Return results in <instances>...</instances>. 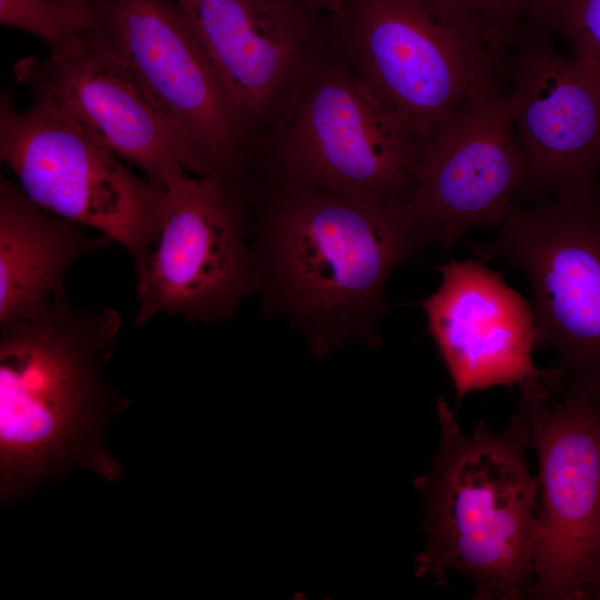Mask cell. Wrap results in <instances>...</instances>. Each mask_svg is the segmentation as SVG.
Segmentation results:
<instances>
[{
	"instance_id": "obj_2",
	"label": "cell",
	"mask_w": 600,
	"mask_h": 600,
	"mask_svg": "<svg viewBox=\"0 0 600 600\" xmlns=\"http://www.w3.org/2000/svg\"><path fill=\"white\" fill-rule=\"evenodd\" d=\"M121 316L64 289L32 317L0 324V500L14 504L74 468L108 481L122 468L106 431L129 400L102 377Z\"/></svg>"
},
{
	"instance_id": "obj_1",
	"label": "cell",
	"mask_w": 600,
	"mask_h": 600,
	"mask_svg": "<svg viewBox=\"0 0 600 600\" xmlns=\"http://www.w3.org/2000/svg\"><path fill=\"white\" fill-rule=\"evenodd\" d=\"M253 250L267 306L317 356L379 344L392 271L431 242L407 203L372 206L266 179Z\"/></svg>"
},
{
	"instance_id": "obj_10",
	"label": "cell",
	"mask_w": 600,
	"mask_h": 600,
	"mask_svg": "<svg viewBox=\"0 0 600 600\" xmlns=\"http://www.w3.org/2000/svg\"><path fill=\"white\" fill-rule=\"evenodd\" d=\"M519 409L538 456L534 579L527 599L584 600L600 552V406L589 396L551 402L542 379L519 384Z\"/></svg>"
},
{
	"instance_id": "obj_15",
	"label": "cell",
	"mask_w": 600,
	"mask_h": 600,
	"mask_svg": "<svg viewBox=\"0 0 600 600\" xmlns=\"http://www.w3.org/2000/svg\"><path fill=\"white\" fill-rule=\"evenodd\" d=\"M436 268L441 283L420 306L458 400L530 378L542 379L553 391V368L540 369L532 359V307L501 273L471 258Z\"/></svg>"
},
{
	"instance_id": "obj_13",
	"label": "cell",
	"mask_w": 600,
	"mask_h": 600,
	"mask_svg": "<svg viewBox=\"0 0 600 600\" xmlns=\"http://www.w3.org/2000/svg\"><path fill=\"white\" fill-rule=\"evenodd\" d=\"M526 162L508 88L469 98L429 140L408 206L431 244L499 229L517 207Z\"/></svg>"
},
{
	"instance_id": "obj_17",
	"label": "cell",
	"mask_w": 600,
	"mask_h": 600,
	"mask_svg": "<svg viewBox=\"0 0 600 600\" xmlns=\"http://www.w3.org/2000/svg\"><path fill=\"white\" fill-rule=\"evenodd\" d=\"M524 19L571 47V54L600 82V0H529Z\"/></svg>"
},
{
	"instance_id": "obj_11",
	"label": "cell",
	"mask_w": 600,
	"mask_h": 600,
	"mask_svg": "<svg viewBox=\"0 0 600 600\" xmlns=\"http://www.w3.org/2000/svg\"><path fill=\"white\" fill-rule=\"evenodd\" d=\"M92 28L213 174L241 183L252 151L230 97L176 0H88Z\"/></svg>"
},
{
	"instance_id": "obj_23",
	"label": "cell",
	"mask_w": 600,
	"mask_h": 600,
	"mask_svg": "<svg viewBox=\"0 0 600 600\" xmlns=\"http://www.w3.org/2000/svg\"><path fill=\"white\" fill-rule=\"evenodd\" d=\"M596 402H598V404L600 406V399L599 400H594Z\"/></svg>"
},
{
	"instance_id": "obj_20",
	"label": "cell",
	"mask_w": 600,
	"mask_h": 600,
	"mask_svg": "<svg viewBox=\"0 0 600 600\" xmlns=\"http://www.w3.org/2000/svg\"><path fill=\"white\" fill-rule=\"evenodd\" d=\"M586 594L587 599L600 596V552L590 568L586 583Z\"/></svg>"
},
{
	"instance_id": "obj_18",
	"label": "cell",
	"mask_w": 600,
	"mask_h": 600,
	"mask_svg": "<svg viewBox=\"0 0 600 600\" xmlns=\"http://www.w3.org/2000/svg\"><path fill=\"white\" fill-rule=\"evenodd\" d=\"M0 23L34 36L51 52L72 44L93 21L88 0H0Z\"/></svg>"
},
{
	"instance_id": "obj_9",
	"label": "cell",
	"mask_w": 600,
	"mask_h": 600,
	"mask_svg": "<svg viewBox=\"0 0 600 600\" xmlns=\"http://www.w3.org/2000/svg\"><path fill=\"white\" fill-rule=\"evenodd\" d=\"M218 72L252 153L279 133L333 43L302 0H176Z\"/></svg>"
},
{
	"instance_id": "obj_19",
	"label": "cell",
	"mask_w": 600,
	"mask_h": 600,
	"mask_svg": "<svg viewBox=\"0 0 600 600\" xmlns=\"http://www.w3.org/2000/svg\"><path fill=\"white\" fill-rule=\"evenodd\" d=\"M472 14L491 39L508 50L518 34L529 0H452Z\"/></svg>"
},
{
	"instance_id": "obj_7",
	"label": "cell",
	"mask_w": 600,
	"mask_h": 600,
	"mask_svg": "<svg viewBox=\"0 0 600 600\" xmlns=\"http://www.w3.org/2000/svg\"><path fill=\"white\" fill-rule=\"evenodd\" d=\"M161 182L156 240L134 266L136 326L156 314L230 320L246 297L260 291L246 198L223 177H191L183 168Z\"/></svg>"
},
{
	"instance_id": "obj_8",
	"label": "cell",
	"mask_w": 600,
	"mask_h": 600,
	"mask_svg": "<svg viewBox=\"0 0 600 600\" xmlns=\"http://www.w3.org/2000/svg\"><path fill=\"white\" fill-rule=\"evenodd\" d=\"M469 248L503 259L532 290L536 349L557 360L554 392L600 399V209L556 200L514 207L490 242Z\"/></svg>"
},
{
	"instance_id": "obj_12",
	"label": "cell",
	"mask_w": 600,
	"mask_h": 600,
	"mask_svg": "<svg viewBox=\"0 0 600 600\" xmlns=\"http://www.w3.org/2000/svg\"><path fill=\"white\" fill-rule=\"evenodd\" d=\"M508 90L526 162L519 200L593 203L600 194V82L554 38L521 24L507 51ZM532 202V203H533Z\"/></svg>"
},
{
	"instance_id": "obj_22",
	"label": "cell",
	"mask_w": 600,
	"mask_h": 600,
	"mask_svg": "<svg viewBox=\"0 0 600 600\" xmlns=\"http://www.w3.org/2000/svg\"><path fill=\"white\" fill-rule=\"evenodd\" d=\"M597 206H598V208L600 209V194H599V197H598V199H597Z\"/></svg>"
},
{
	"instance_id": "obj_3",
	"label": "cell",
	"mask_w": 600,
	"mask_h": 600,
	"mask_svg": "<svg viewBox=\"0 0 600 600\" xmlns=\"http://www.w3.org/2000/svg\"><path fill=\"white\" fill-rule=\"evenodd\" d=\"M440 441L414 486L424 507L426 547L414 574L446 586L468 579L476 600L527 599L534 579L538 480L528 469L527 420L517 411L501 432L479 422L462 431L443 398L437 402Z\"/></svg>"
},
{
	"instance_id": "obj_21",
	"label": "cell",
	"mask_w": 600,
	"mask_h": 600,
	"mask_svg": "<svg viewBox=\"0 0 600 600\" xmlns=\"http://www.w3.org/2000/svg\"><path fill=\"white\" fill-rule=\"evenodd\" d=\"M302 1L330 14L336 13L340 9L343 2V0H302Z\"/></svg>"
},
{
	"instance_id": "obj_5",
	"label": "cell",
	"mask_w": 600,
	"mask_h": 600,
	"mask_svg": "<svg viewBox=\"0 0 600 600\" xmlns=\"http://www.w3.org/2000/svg\"><path fill=\"white\" fill-rule=\"evenodd\" d=\"M426 147L372 98L333 40L252 171L366 204L408 203Z\"/></svg>"
},
{
	"instance_id": "obj_4",
	"label": "cell",
	"mask_w": 600,
	"mask_h": 600,
	"mask_svg": "<svg viewBox=\"0 0 600 600\" xmlns=\"http://www.w3.org/2000/svg\"><path fill=\"white\" fill-rule=\"evenodd\" d=\"M331 24L361 84L427 144L469 98L508 88L507 51L452 0H343Z\"/></svg>"
},
{
	"instance_id": "obj_6",
	"label": "cell",
	"mask_w": 600,
	"mask_h": 600,
	"mask_svg": "<svg viewBox=\"0 0 600 600\" xmlns=\"http://www.w3.org/2000/svg\"><path fill=\"white\" fill-rule=\"evenodd\" d=\"M0 159L43 209L98 230L123 247L134 266L158 232L161 181L139 177L98 138L50 100L32 94L18 111L0 98Z\"/></svg>"
},
{
	"instance_id": "obj_16",
	"label": "cell",
	"mask_w": 600,
	"mask_h": 600,
	"mask_svg": "<svg viewBox=\"0 0 600 600\" xmlns=\"http://www.w3.org/2000/svg\"><path fill=\"white\" fill-rule=\"evenodd\" d=\"M57 216L0 176V324L46 310L66 288L71 266L112 244Z\"/></svg>"
},
{
	"instance_id": "obj_14",
	"label": "cell",
	"mask_w": 600,
	"mask_h": 600,
	"mask_svg": "<svg viewBox=\"0 0 600 600\" xmlns=\"http://www.w3.org/2000/svg\"><path fill=\"white\" fill-rule=\"evenodd\" d=\"M13 76L152 180L161 181L177 168L197 176L213 174L93 28L46 58H22L14 64Z\"/></svg>"
}]
</instances>
